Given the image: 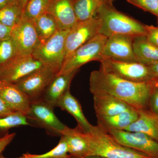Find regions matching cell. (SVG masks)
I'll return each mask as SVG.
<instances>
[{
  "mask_svg": "<svg viewBox=\"0 0 158 158\" xmlns=\"http://www.w3.org/2000/svg\"><path fill=\"white\" fill-rule=\"evenodd\" d=\"M98 17L101 20L99 34L105 37L125 35L135 38L147 35L146 25L118 11L113 5L104 4Z\"/></svg>",
  "mask_w": 158,
  "mask_h": 158,
  "instance_id": "2",
  "label": "cell"
},
{
  "mask_svg": "<svg viewBox=\"0 0 158 158\" xmlns=\"http://www.w3.org/2000/svg\"><path fill=\"white\" fill-rule=\"evenodd\" d=\"M2 81H1V80H0V86H1V84H2Z\"/></svg>",
  "mask_w": 158,
  "mask_h": 158,
  "instance_id": "42",
  "label": "cell"
},
{
  "mask_svg": "<svg viewBox=\"0 0 158 158\" xmlns=\"http://www.w3.org/2000/svg\"><path fill=\"white\" fill-rule=\"evenodd\" d=\"M148 66H149L153 73L158 80V62L149 65Z\"/></svg>",
  "mask_w": 158,
  "mask_h": 158,
  "instance_id": "36",
  "label": "cell"
},
{
  "mask_svg": "<svg viewBox=\"0 0 158 158\" xmlns=\"http://www.w3.org/2000/svg\"><path fill=\"white\" fill-rule=\"evenodd\" d=\"M26 126H32L25 115L13 113L0 117V138L6 135L11 128Z\"/></svg>",
  "mask_w": 158,
  "mask_h": 158,
  "instance_id": "26",
  "label": "cell"
},
{
  "mask_svg": "<svg viewBox=\"0 0 158 158\" xmlns=\"http://www.w3.org/2000/svg\"><path fill=\"white\" fill-rule=\"evenodd\" d=\"M0 96L12 113L27 116L31 102L14 84L2 82L0 86Z\"/></svg>",
  "mask_w": 158,
  "mask_h": 158,
  "instance_id": "15",
  "label": "cell"
},
{
  "mask_svg": "<svg viewBox=\"0 0 158 158\" xmlns=\"http://www.w3.org/2000/svg\"><path fill=\"white\" fill-rule=\"evenodd\" d=\"M0 158H7L6 157H5V156H4L3 155L2 153L1 154V155H0ZM17 158H24L23 157V156H22L21 157H20Z\"/></svg>",
  "mask_w": 158,
  "mask_h": 158,
  "instance_id": "41",
  "label": "cell"
},
{
  "mask_svg": "<svg viewBox=\"0 0 158 158\" xmlns=\"http://www.w3.org/2000/svg\"><path fill=\"white\" fill-rule=\"evenodd\" d=\"M46 12L54 18L59 30H70L78 23L73 0H52Z\"/></svg>",
  "mask_w": 158,
  "mask_h": 158,
  "instance_id": "14",
  "label": "cell"
},
{
  "mask_svg": "<svg viewBox=\"0 0 158 158\" xmlns=\"http://www.w3.org/2000/svg\"><path fill=\"white\" fill-rule=\"evenodd\" d=\"M93 95L94 107L97 116H113L125 111L135 109L124 102L111 95L106 94Z\"/></svg>",
  "mask_w": 158,
  "mask_h": 158,
  "instance_id": "18",
  "label": "cell"
},
{
  "mask_svg": "<svg viewBox=\"0 0 158 158\" xmlns=\"http://www.w3.org/2000/svg\"><path fill=\"white\" fill-rule=\"evenodd\" d=\"M108 37L98 34L73 52L63 63L56 75L70 73L86 63L92 61L100 62L103 59V51Z\"/></svg>",
  "mask_w": 158,
  "mask_h": 158,
  "instance_id": "4",
  "label": "cell"
},
{
  "mask_svg": "<svg viewBox=\"0 0 158 158\" xmlns=\"http://www.w3.org/2000/svg\"><path fill=\"white\" fill-rule=\"evenodd\" d=\"M148 110L153 114L158 115V84L153 90L148 102Z\"/></svg>",
  "mask_w": 158,
  "mask_h": 158,
  "instance_id": "31",
  "label": "cell"
},
{
  "mask_svg": "<svg viewBox=\"0 0 158 158\" xmlns=\"http://www.w3.org/2000/svg\"><path fill=\"white\" fill-rule=\"evenodd\" d=\"M124 131L143 133L158 141V117L148 110H139V116Z\"/></svg>",
  "mask_w": 158,
  "mask_h": 158,
  "instance_id": "19",
  "label": "cell"
},
{
  "mask_svg": "<svg viewBox=\"0 0 158 158\" xmlns=\"http://www.w3.org/2000/svg\"><path fill=\"white\" fill-rule=\"evenodd\" d=\"M52 0H29L24 9L23 15L32 20H35L45 13Z\"/></svg>",
  "mask_w": 158,
  "mask_h": 158,
  "instance_id": "27",
  "label": "cell"
},
{
  "mask_svg": "<svg viewBox=\"0 0 158 158\" xmlns=\"http://www.w3.org/2000/svg\"><path fill=\"white\" fill-rule=\"evenodd\" d=\"M100 26L101 20L98 17L77 23L69 30L66 36L65 59L81 46L98 34Z\"/></svg>",
  "mask_w": 158,
  "mask_h": 158,
  "instance_id": "12",
  "label": "cell"
},
{
  "mask_svg": "<svg viewBox=\"0 0 158 158\" xmlns=\"http://www.w3.org/2000/svg\"><path fill=\"white\" fill-rule=\"evenodd\" d=\"M69 30H59L48 40L40 44L32 56L57 74L65 59V42Z\"/></svg>",
  "mask_w": 158,
  "mask_h": 158,
  "instance_id": "6",
  "label": "cell"
},
{
  "mask_svg": "<svg viewBox=\"0 0 158 158\" xmlns=\"http://www.w3.org/2000/svg\"><path fill=\"white\" fill-rule=\"evenodd\" d=\"M100 69L127 81L137 83L158 81L148 65L140 62H125L103 59Z\"/></svg>",
  "mask_w": 158,
  "mask_h": 158,
  "instance_id": "5",
  "label": "cell"
},
{
  "mask_svg": "<svg viewBox=\"0 0 158 158\" xmlns=\"http://www.w3.org/2000/svg\"><path fill=\"white\" fill-rule=\"evenodd\" d=\"M89 82L90 91L93 95H111L138 110H148L150 97L158 84V81L141 83L130 81L100 68L91 73Z\"/></svg>",
  "mask_w": 158,
  "mask_h": 158,
  "instance_id": "1",
  "label": "cell"
},
{
  "mask_svg": "<svg viewBox=\"0 0 158 158\" xmlns=\"http://www.w3.org/2000/svg\"><path fill=\"white\" fill-rule=\"evenodd\" d=\"M147 35L146 37L148 41L158 47V26L146 25Z\"/></svg>",
  "mask_w": 158,
  "mask_h": 158,
  "instance_id": "32",
  "label": "cell"
},
{
  "mask_svg": "<svg viewBox=\"0 0 158 158\" xmlns=\"http://www.w3.org/2000/svg\"><path fill=\"white\" fill-rule=\"evenodd\" d=\"M71 158H78L71 157ZM79 158H104L100 157H97V156H88V157H85Z\"/></svg>",
  "mask_w": 158,
  "mask_h": 158,
  "instance_id": "40",
  "label": "cell"
},
{
  "mask_svg": "<svg viewBox=\"0 0 158 158\" xmlns=\"http://www.w3.org/2000/svg\"><path fill=\"white\" fill-rule=\"evenodd\" d=\"M16 57V51L11 37L0 40V67Z\"/></svg>",
  "mask_w": 158,
  "mask_h": 158,
  "instance_id": "29",
  "label": "cell"
},
{
  "mask_svg": "<svg viewBox=\"0 0 158 158\" xmlns=\"http://www.w3.org/2000/svg\"><path fill=\"white\" fill-rule=\"evenodd\" d=\"M12 113H13L11 112L6 103L0 96V117L6 116Z\"/></svg>",
  "mask_w": 158,
  "mask_h": 158,
  "instance_id": "35",
  "label": "cell"
},
{
  "mask_svg": "<svg viewBox=\"0 0 158 158\" xmlns=\"http://www.w3.org/2000/svg\"><path fill=\"white\" fill-rule=\"evenodd\" d=\"M89 142L88 156L104 158H152L119 144L111 135L99 126H93L86 132Z\"/></svg>",
  "mask_w": 158,
  "mask_h": 158,
  "instance_id": "3",
  "label": "cell"
},
{
  "mask_svg": "<svg viewBox=\"0 0 158 158\" xmlns=\"http://www.w3.org/2000/svg\"><path fill=\"white\" fill-rule=\"evenodd\" d=\"M43 66L42 62L33 56H16L0 67V80L15 84Z\"/></svg>",
  "mask_w": 158,
  "mask_h": 158,
  "instance_id": "11",
  "label": "cell"
},
{
  "mask_svg": "<svg viewBox=\"0 0 158 158\" xmlns=\"http://www.w3.org/2000/svg\"><path fill=\"white\" fill-rule=\"evenodd\" d=\"M115 0H103L106 4L110 5H113V2Z\"/></svg>",
  "mask_w": 158,
  "mask_h": 158,
  "instance_id": "39",
  "label": "cell"
},
{
  "mask_svg": "<svg viewBox=\"0 0 158 158\" xmlns=\"http://www.w3.org/2000/svg\"><path fill=\"white\" fill-rule=\"evenodd\" d=\"M78 70L70 73L56 75L44 91L42 98L53 106H57L59 101L70 90L71 83Z\"/></svg>",
  "mask_w": 158,
  "mask_h": 158,
  "instance_id": "17",
  "label": "cell"
},
{
  "mask_svg": "<svg viewBox=\"0 0 158 158\" xmlns=\"http://www.w3.org/2000/svg\"><path fill=\"white\" fill-rule=\"evenodd\" d=\"M56 75L52 69L44 65L14 84L31 102L42 98L46 89Z\"/></svg>",
  "mask_w": 158,
  "mask_h": 158,
  "instance_id": "9",
  "label": "cell"
},
{
  "mask_svg": "<svg viewBox=\"0 0 158 158\" xmlns=\"http://www.w3.org/2000/svg\"><path fill=\"white\" fill-rule=\"evenodd\" d=\"M133 49L138 62L148 65L158 62V47L148 41L145 36L134 38Z\"/></svg>",
  "mask_w": 158,
  "mask_h": 158,
  "instance_id": "22",
  "label": "cell"
},
{
  "mask_svg": "<svg viewBox=\"0 0 158 158\" xmlns=\"http://www.w3.org/2000/svg\"><path fill=\"white\" fill-rule=\"evenodd\" d=\"M14 1L18 3L24 9L29 0H14Z\"/></svg>",
  "mask_w": 158,
  "mask_h": 158,
  "instance_id": "38",
  "label": "cell"
},
{
  "mask_svg": "<svg viewBox=\"0 0 158 158\" xmlns=\"http://www.w3.org/2000/svg\"><path fill=\"white\" fill-rule=\"evenodd\" d=\"M133 6L155 15L158 19V0H127Z\"/></svg>",
  "mask_w": 158,
  "mask_h": 158,
  "instance_id": "30",
  "label": "cell"
},
{
  "mask_svg": "<svg viewBox=\"0 0 158 158\" xmlns=\"http://www.w3.org/2000/svg\"><path fill=\"white\" fill-rule=\"evenodd\" d=\"M13 1L14 0H0V10Z\"/></svg>",
  "mask_w": 158,
  "mask_h": 158,
  "instance_id": "37",
  "label": "cell"
},
{
  "mask_svg": "<svg viewBox=\"0 0 158 158\" xmlns=\"http://www.w3.org/2000/svg\"><path fill=\"white\" fill-rule=\"evenodd\" d=\"M12 28L9 27L0 23V40L11 37Z\"/></svg>",
  "mask_w": 158,
  "mask_h": 158,
  "instance_id": "34",
  "label": "cell"
},
{
  "mask_svg": "<svg viewBox=\"0 0 158 158\" xmlns=\"http://www.w3.org/2000/svg\"><path fill=\"white\" fill-rule=\"evenodd\" d=\"M105 3L103 0H73L74 9L78 22L97 17L100 9Z\"/></svg>",
  "mask_w": 158,
  "mask_h": 158,
  "instance_id": "23",
  "label": "cell"
},
{
  "mask_svg": "<svg viewBox=\"0 0 158 158\" xmlns=\"http://www.w3.org/2000/svg\"><path fill=\"white\" fill-rule=\"evenodd\" d=\"M34 22L40 44L47 41L59 30L54 18L47 12L41 15Z\"/></svg>",
  "mask_w": 158,
  "mask_h": 158,
  "instance_id": "24",
  "label": "cell"
},
{
  "mask_svg": "<svg viewBox=\"0 0 158 158\" xmlns=\"http://www.w3.org/2000/svg\"><path fill=\"white\" fill-rule=\"evenodd\" d=\"M138 116L139 110L132 109L113 116H97L98 125L106 132L123 130L135 121Z\"/></svg>",
  "mask_w": 158,
  "mask_h": 158,
  "instance_id": "21",
  "label": "cell"
},
{
  "mask_svg": "<svg viewBox=\"0 0 158 158\" xmlns=\"http://www.w3.org/2000/svg\"><path fill=\"white\" fill-rule=\"evenodd\" d=\"M54 108L42 98L31 102L27 118L32 126L44 129L51 136L61 137L66 125L56 116Z\"/></svg>",
  "mask_w": 158,
  "mask_h": 158,
  "instance_id": "7",
  "label": "cell"
},
{
  "mask_svg": "<svg viewBox=\"0 0 158 158\" xmlns=\"http://www.w3.org/2000/svg\"><path fill=\"white\" fill-rule=\"evenodd\" d=\"M24 9L13 1L0 10V23L13 28L22 19Z\"/></svg>",
  "mask_w": 158,
  "mask_h": 158,
  "instance_id": "25",
  "label": "cell"
},
{
  "mask_svg": "<svg viewBox=\"0 0 158 158\" xmlns=\"http://www.w3.org/2000/svg\"><path fill=\"white\" fill-rule=\"evenodd\" d=\"M61 137L65 140L69 154L71 157L88 156L89 146L87 134L78 126L74 128L66 126L62 131Z\"/></svg>",
  "mask_w": 158,
  "mask_h": 158,
  "instance_id": "16",
  "label": "cell"
},
{
  "mask_svg": "<svg viewBox=\"0 0 158 158\" xmlns=\"http://www.w3.org/2000/svg\"><path fill=\"white\" fill-rule=\"evenodd\" d=\"M16 135L15 133H9L2 138H0V155L2 153L4 150L12 142Z\"/></svg>",
  "mask_w": 158,
  "mask_h": 158,
  "instance_id": "33",
  "label": "cell"
},
{
  "mask_svg": "<svg viewBox=\"0 0 158 158\" xmlns=\"http://www.w3.org/2000/svg\"><path fill=\"white\" fill-rule=\"evenodd\" d=\"M11 38L15 45L16 56H32L40 44L34 21L24 15L12 28Z\"/></svg>",
  "mask_w": 158,
  "mask_h": 158,
  "instance_id": "8",
  "label": "cell"
},
{
  "mask_svg": "<svg viewBox=\"0 0 158 158\" xmlns=\"http://www.w3.org/2000/svg\"><path fill=\"white\" fill-rule=\"evenodd\" d=\"M24 158H71L69 154L68 148L65 140L61 137L60 141L56 147L44 153L41 154H24L23 155Z\"/></svg>",
  "mask_w": 158,
  "mask_h": 158,
  "instance_id": "28",
  "label": "cell"
},
{
  "mask_svg": "<svg viewBox=\"0 0 158 158\" xmlns=\"http://www.w3.org/2000/svg\"><path fill=\"white\" fill-rule=\"evenodd\" d=\"M134 38L125 35H115L108 37L103 51V59L139 62L133 49Z\"/></svg>",
  "mask_w": 158,
  "mask_h": 158,
  "instance_id": "13",
  "label": "cell"
},
{
  "mask_svg": "<svg viewBox=\"0 0 158 158\" xmlns=\"http://www.w3.org/2000/svg\"><path fill=\"white\" fill-rule=\"evenodd\" d=\"M57 107L66 111L76 119L78 126L86 132L90 131L93 126L86 118L81 106L77 99L71 93L70 90L66 91L59 101Z\"/></svg>",
  "mask_w": 158,
  "mask_h": 158,
  "instance_id": "20",
  "label": "cell"
},
{
  "mask_svg": "<svg viewBox=\"0 0 158 158\" xmlns=\"http://www.w3.org/2000/svg\"><path fill=\"white\" fill-rule=\"evenodd\" d=\"M123 146L140 152L152 158H158V141L141 133L124 130H113L107 132Z\"/></svg>",
  "mask_w": 158,
  "mask_h": 158,
  "instance_id": "10",
  "label": "cell"
},
{
  "mask_svg": "<svg viewBox=\"0 0 158 158\" xmlns=\"http://www.w3.org/2000/svg\"></svg>",
  "mask_w": 158,
  "mask_h": 158,
  "instance_id": "43",
  "label": "cell"
}]
</instances>
